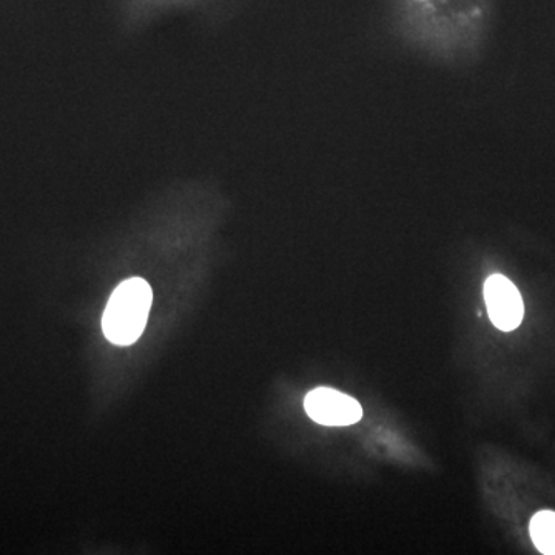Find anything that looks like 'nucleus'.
<instances>
[{"instance_id":"nucleus-1","label":"nucleus","mask_w":555,"mask_h":555,"mask_svg":"<svg viewBox=\"0 0 555 555\" xmlns=\"http://www.w3.org/2000/svg\"><path fill=\"white\" fill-rule=\"evenodd\" d=\"M153 292L142 278H129L113 292L102 317L105 338L116 346H131L144 332Z\"/></svg>"},{"instance_id":"nucleus-2","label":"nucleus","mask_w":555,"mask_h":555,"mask_svg":"<svg viewBox=\"0 0 555 555\" xmlns=\"http://www.w3.org/2000/svg\"><path fill=\"white\" fill-rule=\"evenodd\" d=\"M305 409L321 426H352L363 418V408L356 398L331 387H318L306 396Z\"/></svg>"},{"instance_id":"nucleus-3","label":"nucleus","mask_w":555,"mask_h":555,"mask_svg":"<svg viewBox=\"0 0 555 555\" xmlns=\"http://www.w3.org/2000/svg\"><path fill=\"white\" fill-rule=\"evenodd\" d=\"M485 302L492 324L500 331H516L524 321V298L509 278L489 276L485 283Z\"/></svg>"},{"instance_id":"nucleus-4","label":"nucleus","mask_w":555,"mask_h":555,"mask_svg":"<svg viewBox=\"0 0 555 555\" xmlns=\"http://www.w3.org/2000/svg\"><path fill=\"white\" fill-rule=\"evenodd\" d=\"M532 542L542 554L555 555V513L540 511L529 525Z\"/></svg>"}]
</instances>
